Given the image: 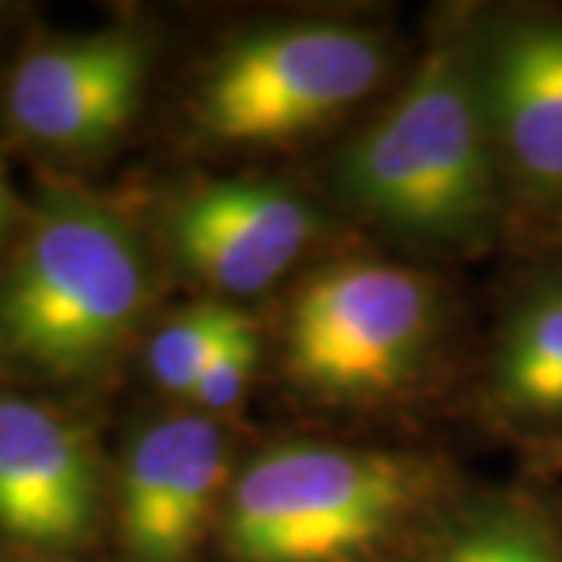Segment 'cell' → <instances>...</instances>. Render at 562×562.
<instances>
[{"instance_id":"cell-1","label":"cell","mask_w":562,"mask_h":562,"mask_svg":"<svg viewBox=\"0 0 562 562\" xmlns=\"http://www.w3.org/2000/svg\"><path fill=\"white\" fill-rule=\"evenodd\" d=\"M166 288L140 194L35 172L29 220L0 257V382L103 409Z\"/></svg>"},{"instance_id":"cell-2","label":"cell","mask_w":562,"mask_h":562,"mask_svg":"<svg viewBox=\"0 0 562 562\" xmlns=\"http://www.w3.org/2000/svg\"><path fill=\"white\" fill-rule=\"evenodd\" d=\"M319 198L350 228L425 260H462L501 235L509 188L469 47V10L441 13L401 81L322 162Z\"/></svg>"},{"instance_id":"cell-3","label":"cell","mask_w":562,"mask_h":562,"mask_svg":"<svg viewBox=\"0 0 562 562\" xmlns=\"http://www.w3.org/2000/svg\"><path fill=\"white\" fill-rule=\"evenodd\" d=\"M409 66L397 35L338 13L225 32L181 76L176 140L206 160H276L350 132Z\"/></svg>"},{"instance_id":"cell-4","label":"cell","mask_w":562,"mask_h":562,"mask_svg":"<svg viewBox=\"0 0 562 562\" xmlns=\"http://www.w3.org/2000/svg\"><path fill=\"white\" fill-rule=\"evenodd\" d=\"M457 322L453 291L435 269L347 244L281 291L266 325L269 362L306 409L384 419L441 387Z\"/></svg>"},{"instance_id":"cell-5","label":"cell","mask_w":562,"mask_h":562,"mask_svg":"<svg viewBox=\"0 0 562 562\" xmlns=\"http://www.w3.org/2000/svg\"><path fill=\"white\" fill-rule=\"evenodd\" d=\"M462 487L435 450L288 435L244 450L213 562H401Z\"/></svg>"},{"instance_id":"cell-6","label":"cell","mask_w":562,"mask_h":562,"mask_svg":"<svg viewBox=\"0 0 562 562\" xmlns=\"http://www.w3.org/2000/svg\"><path fill=\"white\" fill-rule=\"evenodd\" d=\"M162 57L166 32L147 16L29 32L0 66V144L35 172L88 179L138 128Z\"/></svg>"},{"instance_id":"cell-7","label":"cell","mask_w":562,"mask_h":562,"mask_svg":"<svg viewBox=\"0 0 562 562\" xmlns=\"http://www.w3.org/2000/svg\"><path fill=\"white\" fill-rule=\"evenodd\" d=\"M144 210L169 284L232 306L284 291L350 235L316 188L262 169L191 172Z\"/></svg>"},{"instance_id":"cell-8","label":"cell","mask_w":562,"mask_h":562,"mask_svg":"<svg viewBox=\"0 0 562 562\" xmlns=\"http://www.w3.org/2000/svg\"><path fill=\"white\" fill-rule=\"evenodd\" d=\"M232 422L191 406H147L113 443L110 562H213L241 465Z\"/></svg>"},{"instance_id":"cell-9","label":"cell","mask_w":562,"mask_h":562,"mask_svg":"<svg viewBox=\"0 0 562 562\" xmlns=\"http://www.w3.org/2000/svg\"><path fill=\"white\" fill-rule=\"evenodd\" d=\"M98 413L0 382V543L106 557L113 447Z\"/></svg>"},{"instance_id":"cell-10","label":"cell","mask_w":562,"mask_h":562,"mask_svg":"<svg viewBox=\"0 0 562 562\" xmlns=\"http://www.w3.org/2000/svg\"><path fill=\"white\" fill-rule=\"evenodd\" d=\"M469 47L513 201H562V20L469 10Z\"/></svg>"},{"instance_id":"cell-11","label":"cell","mask_w":562,"mask_h":562,"mask_svg":"<svg viewBox=\"0 0 562 562\" xmlns=\"http://www.w3.org/2000/svg\"><path fill=\"white\" fill-rule=\"evenodd\" d=\"M487 409L513 425L562 422V279L528 284L506 306L482 375Z\"/></svg>"},{"instance_id":"cell-12","label":"cell","mask_w":562,"mask_h":562,"mask_svg":"<svg viewBox=\"0 0 562 562\" xmlns=\"http://www.w3.org/2000/svg\"><path fill=\"white\" fill-rule=\"evenodd\" d=\"M401 562H562V531L528 491L465 482Z\"/></svg>"},{"instance_id":"cell-13","label":"cell","mask_w":562,"mask_h":562,"mask_svg":"<svg viewBox=\"0 0 562 562\" xmlns=\"http://www.w3.org/2000/svg\"><path fill=\"white\" fill-rule=\"evenodd\" d=\"M247 306L191 297V301L162 306L135 360L140 382L154 391L160 403L184 406L201 382L206 362L225 341L228 328Z\"/></svg>"},{"instance_id":"cell-14","label":"cell","mask_w":562,"mask_h":562,"mask_svg":"<svg viewBox=\"0 0 562 562\" xmlns=\"http://www.w3.org/2000/svg\"><path fill=\"white\" fill-rule=\"evenodd\" d=\"M266 362H269V328L254 310H241L220 350L206 362L201 382L184 406L235 425Z\"/></svg>"},{"instance_id":"cell-15","label":"cell","mask_w":562,"mask_h":562,"mask_svg":"<svg viewBox=\"0 0 562 562\" xmlns=\"http://www.w3.org/2000/svg\"><path fill=\"white\" fill-rule=\"evenodd\" d=\"M29 220V194H20L10 179V169L0 154V257L20 238L22 225Z\"/></svg>"},{"instance_id":"cell-16","label":"cell","mask_w":562,"mask_h":562,"mask_svg":"<svg viewBox=\"0 0 562 562\" xmlns=\"http://www.w3.org/2000/svg\"><path fill=\"white\" fill-rule=\"evenodd\" d=\"M0 562H110V560H85V557L35 553V550H20V547H10V543H0Z\"/></svg>"},{"instance_id":"cell-17","label":"cell","mask_w":562,"mask_h":562,"mask_svg":"<svg viewBox=\"0 0 562 562\" xmlns=\"http://www.w3.org/2000/svg\"><path fill=\"white\" fill-rule=\"evenodd\" d=\"M20 16V7H13V3H0V38L10 32V25L16 22Z\"/></svg>"}]
</instances>
